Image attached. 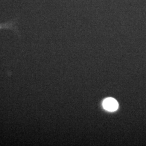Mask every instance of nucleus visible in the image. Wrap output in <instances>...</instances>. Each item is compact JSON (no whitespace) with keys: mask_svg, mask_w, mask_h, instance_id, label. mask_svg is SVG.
Masks as SVG:
<instances>
[{"mask_svg":"<svg viewBox=\"0 0 146 146\" xmlns=\"http://www.w3.org/2000/svg\"><path fill=\"white\" fill-rule=\"evenodd\" d=\"M104 109L110 111H114L118 108L119 104L116 100L113 98H107L103 102Z\"/></svg>","mask_w":146,"mask_h":146,"instance_id":"nucleus-1","label":"nucleus"}]
</instances>
